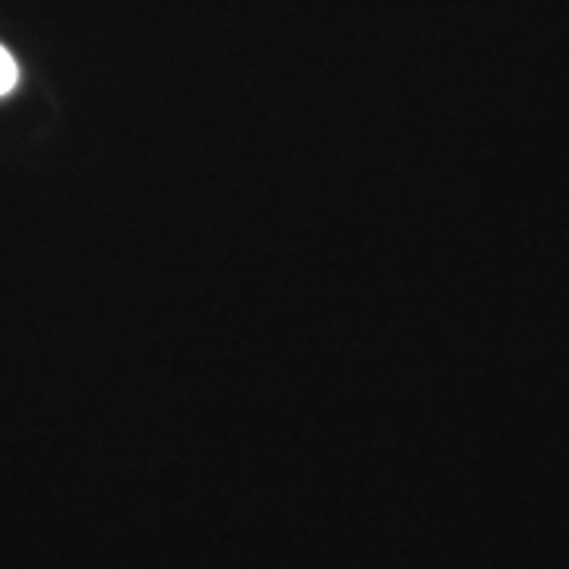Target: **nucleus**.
Listing matches in <instances>:
<instances>
[{"label": "nucleus", "instance_id": "1", "mask_svg": "<svg viewBox=\"0 0 569 569\" xmlns=\"http://www.w3.org/2000/svg\"><path fill=\"white\" fill-rule=\"evenodd\" d=\"M20 80V70H17V61H13V54L0 44V96H7L13 86Z\"/></svg>", "mask_w": 569, "mask_h": 569}]
</instances>
